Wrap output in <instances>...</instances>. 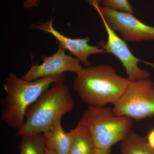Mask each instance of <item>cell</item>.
<instances>
[{
	"label": "cell",
	"instance_id": "1",
	"mask_svg": "<svg viewBox=\"0 0 154 154\" xmlns=\"http://www.w3.org/2000/svg\"><path fill=\"white\" fill-rule=\"evenodd\" d=\"M130 81L118 74L110 65L102 64L86 67L76 74L74 90L90 106L113 105L126 91Z\"/></svg>",
	"mask_w": 154,
	"mask_h": 154
},
{
	"label": "cell",
	"instance_id": "2",
	"mask_svg": "<svg viewBox=\"0 0 154 154\" xmlns=\"http://www.w3.org/2000/svg\"><path fill=\"white\" fill-rule=\"evenodd\" d=\"M65 78L54 84L30 106L25 114V122L17 130L16 135L25 136L44 133L75 106L69 86Z\"/></svg>",
	"mask_w": 154,
	"mask_h": 154
},
{
	"label": "cell",
	"instance_id": "3",
	"mask_svg": "<svg viewBox=\"0 0 154 154\" xmlns=\"http://www.w3.org/2000/svg\"><path fill=\"white\" fill-rule=\"evenodd\" d=\"M65 78L64 74L26 81L11 73L3 85L6 97L1 101V119L8 126L19 129L25 122L28 108L50 86Z\"/></svg>",
	"mask_w": 154,
	"mask_h": 154
},
{
	"label": "cell",
	"instance_id": "4",
	"mask_svg": "<svg viewBox=\"0 0 154 154\" xmlns=\"http://www.w3.org/2000/svg\"><path fill=\"white\" fill-rule=\"evenodd\" d=\"M133 120L115 115L111 107L90 106L79 122L88 130L97 149H107L122 141L132 131Z\"/></svg>",
	"mask_w": 154,
	"mask_h": 154
},
{
	"label": "cell",
	"instance_id": "5",
	"mask_svg": "<svg viewBox=\"0 0 154 154\" xmlns=\"http://www.w3.org/2000/svg\"><path fill=\"white\" fill-rule=\"evenodd\" d=\"M113 113L140 121L154 116V82L150 79L130 82L122 96L113 105Z\"/></svg>",
	"mask_w": 154,
	"mask_h": 154
},
{
	"label": "cell",
	"instance_id": "6",
	"mask_svg": "<svg viewBox=\"0 0 154 154\" xmlns=\"http://www.w3.org/2000/svg\"><path fill=\"white\" fill-rule=\"evenodd\" d=\"M103 19L125 41L141 42L154 41V27L142 22L134 14L116 11L91 3Z\"/></svg>",
	"mask_w": 154,
	"mask_h": 154
},
{
	"label": "cell",
	"instance_id": "7",
	"mask_svg": "<svg viewBox=\"0 0 154 154\" xmlns=\"http://www.w3.org/2000/svg\"><path fill=\"white\" fill-rule=\"evenodd\" d=\"M102 20L107 32V39L106 42H100V47L105 50V53L113 54L120 61L130 82L149 79L151 75L150 72L141 69L138 63H143L154 68V63L141 60L136 57L126 42L119 36L104 19Z\"/></svg>",
	"mask_w": 154,
	"mask_h": 154
},
{
	"label": "cell",
	"instance_id": "8",
	"mask_svg": "<svg viewBox=\"0 0 154 154\" xmlns=\"http://www.w3.org/2000/svg\"><path fill=\"white\" fill-rule=\"evenodd\" d=\"M80 61L72 54H66L65 49L59 45L57 51L52 55L43 57L41 64L32 65L30 69L22 77L28 81H33L43 77L72 72L76 74L83 68Z\"/></svg>",
	"mask_w": 154,
	"mask_h": 154
},
{
	"label": "cell",
	"instance_id": "9",
	"mask_svg": "<svg viewBox=\"0 0 154 154\" xmlns=\"http://www.w3.org/2000/svg\"><path fill=\"white\" fill-rule=\"evenodd\" d=\"M32 30H39L49 33L54 36L59 45L67 50L72 55L77 58L83 65L86 67L91 66L89 57L96 54H104L105 50L101 47L93 46L89 44L90 38H73L65 36L54 28L53 20L38 24L30 25Z\"/></svg>",
	"mask_w": 154,
	"mask_h": 154
},
{
	"label": "cell",
	"instance_id": "10",
	"mask_svg": "<svg viewBox=\"0 0 154 154\" xmlns=\"http://www.w3.org/2000/svg\"><path fill=\"white\" fill-rule=\"evenodd\" d=\"M43 134L46 148L57 154H68L72 140V134L71 130L68 132L64 130L61 120Z\"/></svg>",
	"mask_w": 154,
	"mask_h": 154
},
{
	"label": "cell",
	"instance_id": "11",
	"mask_svg": "<svg viewBox=\"0 0 154 154\" xmlns=\"http://www.w3.org/2000/svg\"><path fill=\"white\" fill-rule=\"evenodd\" d=\"M72 140L68 154H95L97 150L93 138L88 130L78 122L71 130Z\"/></svg>",
	"mask_w": 154,
	"mask_h": 154
},
{
	"label": "cell",
	"instance_id": "12",
	"mask_svg": "<svg viewBox=\"0 0 154 154\" xmlns=\"http://www.w3.org/2000/svg\"><path fill=\"white\" fill-rule=\"evenodd\" d=\"M120 150L122 154H154L147 141L131 131L122 141Z\"/></svg>",
	"mask_w": 154,
	"mask_h": 154
},
{
	"label": "cell",
	"instance_id": "13",
	"mask_svg": "<svg viewBox=\"0 0 154 154\" xmlns=\"http://www.w3.org/2000/svg\"><path fill=\"white\" fill-rule=\"evenodd\" d=\"M21 137L20 154H46V145L43 133Z\"/></svg>",
	"mask_w": 154,
	"mask_h": 154
},
{
	"label": "cell",
	"instance_id": "14",
	"mask_svg": "<svg viewBox=\"0 0 154 154\" xmlns=\"http://www.w3.org/2000/svg\"><path fill=\"white\" fill-rule=\"evenodd\" d=\"M90 2H94L98 5H101L102 7H106L116 11L126 12L129 14H134L128 0H89Z\"/></svg>",
	"mask_w": 154,
	"mask_h": 154
},
{
	"label": "cell",
	"instance_id": "15",
	"mask_svg": "<svg viewBox=\"0 0 154 154\" xmlns=\"http://www.w3.org/2000/svg\"><path fill=\"white\" fill-rule=\"evenodd\" d=\"M40 0H25L24 2L25 8L30 9L34 7H38Z\"/></svg>",
	"mask_w": 154,
	"mask_h": 154
},
{
	"label": "cell",
	"instance_id": "16",
	"mask_svg": "<svg viewBox=\"0 0 154 154\" xmlns=\"http://www.w3.org/2000/svg\"><path fill=\"white\" fill-rule=\"evenodd\" d=\"M147 141L149 145L154 149V129L149 133Z\"/></svg>",
	"mask_w": 154,
	"mask_h": 154
},
{
	"label": "cell",
	"instance_id": "17",
	"mask_svg": "<svg viewBox=\"0 0 154 154\" xmlns=\"http://www.w3.org/2000/svg\"><path fill=\"white\" fill-rule=\"evenodd\" d=\"M110 149H97L95 154H110Z\"/></svg>",
	"mask_w": 154,
	"mask_h": 154
},
{
	"label": "cell",
	"instance_id": "18",
	"mask_svg": "<svg viewBox=\"0 0 154 154\" xmlns=\"http://www.w3.org/2000/svg\"><path fill=\"white\" fill-rule=\"evenodd\" d=\"M46 154H57L55 152L49 149H46Z\"/></svg>",
	"mask_w": 154,
	"mask_h": 154
}]
</instances>
